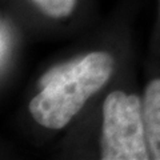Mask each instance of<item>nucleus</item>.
Wrapping results in <instances>:
<instances>
[{
  "instance_id": "5",
  "label": "nucleus",
  "mask_w": 160,
  "mask_h": 160,
  "mask_svg": "<svg viewBox=\"0 0 160 160\" xmlns=\"http://www.w3.org/2000/svg\"><path fill=\"white\" fill-rule=\"evenodd\" d=\"M9 40H11V35H9L8 26L4 23V20H2V28H0V62H2V69L4 68V62H6L9 51Z\"/></svg>"
},
{
  "instance_id": "3",
  "label": "nucleus",
  "mask_w": 160,
  "mask_h": 160,
  "mask_svg": "<svg viewBox=\"0 0 160 160\" xmlns=\"http://www.w3.org/2000/svg\"><path fill=\"white\" fill-rule=\"evenodd\" d=\"M143 118L151 159L160 160V78L151 80L144 91Z\"/></svg>"
},
{
  "instance_id": "2",
  "label": "nucleus",
  "mask_w": 160,
  "mask_h": 160,
  "mask_svg": "<svg viewBox=\"0 0 160 160\" xmlns=\"http://www.w3.org/2000/svg\"><path fill=\"white\" fill-rule=\"evenodd\" d=\"M100 158L103 160H148L143 100L124 91L109 92L103 103Z\"/></svg>"
},
{
  "instance_id": "4",
  "label": "nucleus",
  "mask_w": 160,
  "mask_h": 160,
  "mask_svg": "<svg viewBox=\"0 0 160 160\" xmlns=\"http://www.w3.org/2000/svg\"><path fill=\"white\" fill-rule=\"evenodd\" d=\"M32 2L44 15L53 19H60L67 18L73 12L78 0H32Z\"/></svg>"
},
{
  "instance_id": "1",
  "label": "nucleus",
  "mask_w": 160,
  "mask_h": 160,
  "mask_svg": "<svg viewBox=\"0 0 160 160\" xmlns=\"http://www.w3.org/2000/svg\"><path fill=\"white\" fill-rule=\"evenodd\" d=\"M115 59L109 52L92 51L46 71L29 102V113L39 126L59 131L80 112L88 99L111 79Z\"/></svg>"
}]
</instances>
